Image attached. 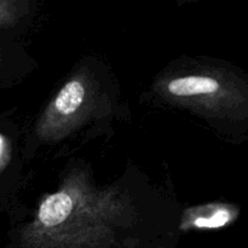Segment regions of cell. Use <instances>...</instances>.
<instances>
[{"mask_svg":"<svg viewBox=\"0 0 248 248\" xmlns=\"http://www.w3.org/2000/svg\"><path fill=\"white\" fill-rule=\"evenodd\" d=\"M74 199L67 191L47 196L39 207V223L44 228H56L63 224L74 211Z\"/></svg>","mask_w":248,"mask_h":248,"instance_id":"1","label":"cell"},{"mask_svg":"<svg viewBox=\"0 0 248 248\" xmlns=\"http://www.w3.org/2000/svg\"><path fill=\"white\" fill-rule=\"evenodd\" d=\"M239 211L234 206L212 205L201 208L200 213L194 218L193 225L202 229H218L234 222Z\"/></svg>","mask_w":248,"mask_h":248,"instance_id":"3","label":"cell"},{"mask_svg":"<svg viewBox=\"0 0 248 248\" xmlns=\"http://www.w3.org/2000/svg\"><path fill=\"white\" fill-rule=\"evenodd\" d=\"M2 150H4V140H2V137L0 136V157H1Z\"/></svg>","mask_w":248,"mask_h":248,"instance_id":"4","label":"cell"},{"mask_svg":"<svg viewBox=\"0 0 248 248\" xmlns=\"http://www.w3.org/2000/svg\"><path fill=\"white\" fill-rule=\"evenodd\" d=\"M86 97V89L82 81L78 79H73L68 81L61 89L52 103L53 115L60 120H67L70 116L74 115L85 102Z\"/></svg>","mask_w":248,"mask_h":248,"instance_id":"2","label":"cell"}]
</instances>
